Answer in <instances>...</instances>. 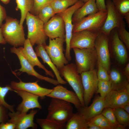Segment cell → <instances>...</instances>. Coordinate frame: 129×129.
<instances>
[{"instance_id":"9c48e42d","label":"cell","mask_w":129,"mask_h":129,"mask_svg":"<svg viewBox=\"0 0 129 129\" xmlns=\"http://www.w3.org/2000/svg\"><path fill=\"white\" fill-rule=\"evenodd\" d=\"M107 11H99L73 24V32L84 30L99 31L106 19Z\"/></svg>"},{"instance_id":"681fc988","label":"cell","mask_w":129,"mask_h":129,"mask_svg":"<svg viewBox=\"0 0 129 129\" xmlns=\"http://www.w3.org/2000/svg\"><path fill=\"white\" fill-rule=\"evenodd\" d=\"M4 4H6L8 3L10 0H0Z\"/></svg>"},{"instance_id":"5bb4252c","label":"cell","mask_w":129,"mask_h":129,"mask_svg":"<svg viewBox=\"0 0 129 129\" xmlns=\"http://www.w3.org/2000/svg\"><path fill=\"white\" fill-rule=\"evenodd\" d=\"M37 112V110L33 109L28 114L9 111L8 115L10 119L7 122L14 124L16 126L15 129H27L29 128L36 129L37 125L34 122V119Z\"/></svg>"},{"instance_id":"e575fe53","label":"cell","mask_w":129,"mask_h":129,"mask_svg":"<svg viewBox=\"0 0 129 129\" xmlns=\"http://www.w3.org/2000/svg\"><path fill=\"white\" fill-rule=\"evenodd\" d=\"M111 90V84L109 81L98 80L96 93H99L101 97L104 98Z\"/></svg>"},{"instance_id":"5b68a950","label":"cell","mask_w":129,"mask_h":129,"mask_svg":"<svg viewBox=\"0 0 129 129\" xmlns=\"http://www.w3.org/2000/svg\"><path fill=\"white\" fill-rule=\"evenodd\" d=\"M61 77H63L78 97L82 107L85 106L83 96V89L81 76L75 64H68L59 70Z\"/></svg>"},{"instance_id":"bcb514c9","label":"cell","mask_w":129,"mask_h":129,"mask_svg":"<svg viewBox=\"0 0 129 129\" xmlns=\"http://www.w3.org/2000/svg\"><path fill=\"white\" fill-rule=\"evenodd\" d=\"M87 129H101L100 127L93 125L88 124Z\"/></svg>"},{"instance_id":"7c38bea8","label":"cell","mask_w":129,"mask_h":129,"mask_svg":"<svg viewBox=\"0 0 129 129\" xmlns=\"http://www.w3.org/2000/svg\"><path fill=\"white\" fill-rule=\"evenodd\" d=\"M109 39V35L100 30L95 40L94 46L97 60L108 72L111 68Z\"/></svg>"},{"instance_id":"e0dca14e","label":"cell","mask_w":129,"mask_h":129,"mask_svg":"<svg viewBox=\"0 0 129 129\" xmlns=\"http://www.w3.org/2000/svg\"><path fill=\"white\" fill-rule=\"evenodd\" d=\"M38 81H37L32 82H25L19 79V82L12 81L10 85L13 91H25L38 96L41 99H43L51 92L52 89L41 87L38 84Z\"/></svg>"},{"instance_id":"603a6c76","label":"cell","mask_w":129,"mask_h":129,"mask_svg":"<svg viewBox=\"0 0 129 129\" xmlns=\"http://www.w3.org/2000/svg\"><path fill=\"white\" fill-rule=\"evenodd\" d=\"M108 73L112 90H123L129 84V81L124 74L123 71L117 67L110 68Z\"/></svg>"},{"instance_id":"7402d4cb","label":"cell","mask_w":129,"mask_h":129,"mask_svg":"<svg viewBox=\"0 0 129 129\" xmlns=\"http://www.w3.org/2000/svg\"><path fill=\"white\" fill-rule=\"evenodd\" d=\"M105 108L104 98L100 96L97 97L90 106H82L78 111L87 120L101 114Z\"/></svg>"},{"instance_id":"7a4b0ae2","label":"cell","mask_w":129,"mask_h":129,"mask_svg":"<svg viewBox=\"0 0 129 129\" xmlns=\"http://www.w3.org/2000/svg\"><path fill=\"white\" fill-rule=\"evenodd\" d=\"M48 111L46 118L61 124H65L73 113L70 103L54 98H51Z\"/></svg>"},{"instance_id":"4316f807","label":"cell","mask_w":129,"mask_h":129,"mask_svg":"<svg viewBox=\"0 0 129 129\" xmlns=\"http://www.w3.org/2000/svg\"><path fill=\"white\" fill-rule=\"evenodd\" d=\"M17 4L16 10H19L21 13V18L20 24L23 26L27 14L30 12L33 8L34 0H16Z\"/></svg>"},{"instance_id":"3957f363","label":"cell","mask_w":129,"mask_h":129,"mask_svg":"<svg viewBox=\"0 0 129 129\" xmlns=\"http://www.w3.org/2000/svg\"><path fill=\"white\" fill-rule=\"evenodd\" d=\"M28 29L27 38L32 46L35 44L46 45L48 37L44 29V23L37 16L29 12L27 14L26 19Z\"/></svg>"},{"instance_id":"4fadbf2b","label":"cell","mask_w":129,"mask_h":129,"mask_svg":"<svg viewBox=\"0 0 129 129\" xmlns=\"http://www.w3.org/2000/svg\"><path fill=\"white\" fill-rule=\"evenodd\" d=\"M99 31L84 30L73 32L70 42V50L74 48H87L94 47Z\"/></svg>"},{"instance_id":"d590c367","label":"cell","mask_w":129,"mask_h":129,"mask_svg":"<svg viewBox=\"0 0 129 129\" xmlns=\"http://www.w3.org/2000/svg\"><path fill=\"white\" fill-rule=\"evenodd\" d=\"M112 1L116 8L123 16L129 13V0H112Z\"/></svg>"},{"instance_id":"ffe728a7","label":"cell","mask_w":129,"mask_h":129,"mask_svg":"<svg viewBox=\"0 0 129 129\" xmlns=\"http://www.w3.org/2000/svg\"><path fill=\"white\" fill-rule=\"evenodd\" d=\"M47 97L59 99L73 104L77 110L82 106L76 94L60 85L53 88Z\"/></svg>"},{"instance_id":"2e32d148","label":"cell","mask_w":129,"mask_h":129,"mask_svg":"<svg viewBox=\"0 0 129 129\" xmlns=\"http://www.w3.org/2000/svg\"><path fill=\"white\" fill-rule=\"evenodd\" d=\"M10 51L15 54L18 58L21 65V68L18 70L20 72H25L28 75L35 76L39 80H44L55 85L59 84L57 80L43 76L38 73L24 56L20 47H13L10 48Z\"/></svg>"},{"instance_id":"74e56055","label":"cell","mask_w":129,"mask_h":129,"mask_svg":"<svg viewBox=\"0 0 129 129\" xmlns=\"http://www.w3.org/2000/svg\"><path fill=\"white\" fill-rule=\"evenodd\" d=\"M97 64V74L98 80L109 81V75L107 70L98 60Z\"/></svg>"},{"instance_id":"d6986e66","label":"cell","mask_w":129,"mask_h":129,"mask_svg":"<svg viewBox=\"0 0 129 129\" xmlns=\"http://www.w3.org/2000/svg\"><path fill=\"white\" fill-rule=\"evenodd\" d=\"M106 107L121 108L129 103V91L126 89L111 90L104 98Z\"/></svg>"},{"instance_id":"b9f144b4","label":"cell","mask_w":129,"mask_h":129,"mask_svg":"<svg viewBox=\"0 0 129 129\" xmlns=\"http://www.w3.org/2000/svg\"><path fill=\"white\" fill-rule=\"evenodd\" d=\"M6 14L4 8L0 4V27L2 26L3 21L6 17Z\"/></svg>"},{"instance_id":"f1b7e54d","label":"cell","mask_w":129,"mask_h":129,"mask_svg":"<svg viewBox=\"0 0 129 129\" xmlns=\"http://www.w3.org/2000/svg\"><path fill=\"white\" fill-rule=\"evenodd\" d=\"M87 120L88 125H96L101 129H113L107 119L101 113Z\"/></svg>"},{"instance_id":"cb8c5ba5","label":"cell","mask_w":129,"mask_h":129,"mask_svg":"<svg viewBox=\"0 0 129 129\" xmlns=\"http://www.w3.org/2000/svg\"><path fill=\"white\" fill-rule=\"evenodd\" d=\"M99 11L95 0H89L75 12L72 17L73 24L78 22L87 16L96 13Z\"/></svg>"},{"instance_id":"d4e9b609","label":"cell","mask_w":129,"mask_h":129,"mask_svg":"<svg viewBox=\"0 0 129 129\" xmlns=\"http://www.w3.org/2000/svg\"><path fill=\"white\" fill-rule=\"evenodd\" d=\"M35 52L38 57H40L44 63L47 64L51 68L59 84H65L67 82L61 77L59 71L47 53L44 46L42 45H37L35 48Z\"/></svg>"},{"instance_id":"8fae6325","label":"cell","mask_w":129,"mask_h":129,"mask_svg":"<svg viewBox=\"0 0 129 129\" xmlns=\"http://www.w3.org/2000/svg\"><path fill=\"white\" fill-rule=\"evenodd\" d=\"M106 4L107 16L100 30L109 35L113 29L125 25V23L123 20V16L116 8L112 0H106Z\"/></svg>"},{"instance_id":"1f68e13d","label":"cell","mask_w":129,"mask_h":129,"mask_svg":"<svg viewBox=\"0 0 129 129\" xmlns=\"http://www.w3.org/2000/svg\"><path fill=\"white\" fill-rule=\"evenodd\" d=\"M36 122L42 129H63L65 128V124H60L46 118H37Z\"/></svg>"},{"instance_id":"60d3db41","label":"cell","mask_w":129,"mask_h":129,"mask_svg":"<svg viewBox=\"0 0 129 129\" xmlns=\"http://www.w3.org/2000/svg\"><path fill=\"white\" fill-rule=\"evenodd\" d=\"M95 1L99 11H107L105 0H95Z\"/></svg>"},{"instance_id":"52a82bcc","label":"cell","mask_w":129,"mask_h":129,"mask_svg":"<svg viewBox=\"0 0 129 129\" xmlns=\"http://www.w3.org/2000/svg\"><path fill=\"white\" fill-rule=\"evenodd\" d=\"M65 42V39L62 38L49 39L48 45L44 46L48 55L59 70L69 63L63 53Z\"/></svg>"},{"instance_id":"ba28073f","label":"cell","mask_w":129,"mask_h":129,"mask_svg":"<svg viewBox=\"0 0 129 129\" xmlns=\"http://www.w3.org/2000/svg\"><path fill=\"white\" fill-rule=\"evenodd\" d=\"M84 4L81 0H78L74 5L64 11L58 14L62 18L64 24L65 31V42L66 49L65 56L68 61L71 59L70 48V42L73 33V24L72 21L73 15L78 8Z\"/></svg>"},{"instance_id":"f6af8a7d","label":"cell","mask_w":129,"mask_h":129,"mask_svg":"<svg viewBox=\"0 0 129 129\" xmlns=\"http://www.w3.org/2000/svg\"><path fill=\"white\" fill-rule=\"evenodd\" d=\"M2 35L1 28L0 27V44H5L6 43Z\"/></svg>"},{"instance_id":"484cf974","label":"cell","mask_w":129,"mask_h":129,"mask_svg":"<svg viewBox=\"0 0 129 129\" xmlns=\"http://www.w3.org/2000/svg\"><path fill=\"white\" fill-rule=\"evenodd\" d=\"M65 128L67 129H87V120L82 115L78 112L73 113L66 122Z\"/></svg>"},{"instance_id":"f35d334b","label":"cell","mask_w":129,"mask_h":129,"mask_svg":"<svg viewBox=\"0 0 129 129\" xmlns=\"http://www.w3.org/2000/svg\"><path fill=\"white\" fill-rule=\"evenodd\" d=\"M53 0H34V5L32 11L30 13L37 16L40 9L45 5L51 2Z\"/></svg>"},{"instance_id":"9a60e30c","label":"cell","mask_w":129,"mask_h":129,"mask_svg":"<svg viewBox=\"0 0 129 129\" xmlns=\"http://www.w3.org/2000/svg\"><path fill=\"white\" fill-rule=\"evenodd\" d=\"M44 29L45 34L49 39L60 38L65 39L64 23L62 17L58 14L44 24Z\"/></svg>"},{"instance_id":"83f0119b","label":"cell","mask_w":129,"mask_h":129,"mask_svg":"<svg viewBox=\"0 0 129 129\" xmlns=\"http://www.w3.org/2000/svg\"><path fill=\"white\" fill-rule=\"evenodd\" d=\"M78 0H53L51 4L55 14L61 13L75 4Z\"/></svg>"},{"instance_id":"d6a6232c","label":"cell","mask_w":129,"mask_h":129,"mask_svg":"<svg viewBox=\"0 0 129 129\" xmlns=\"http://www.w3.org/2000/svg\"><path fill=\"white\" fill-rule=\"evenodd\" d=\"M101 113L107 119L113 129H125L118 123L112 108L106 107L103 109Z\"/></svg>"},{"instance_id":"8992f818","label":"cell","mask_w":129,"mask_h":129,"mask_svg":"<svg viewBox=\"0 0 129 129\" xmlns=\"http://www.w3.org/2000/svg\"><path fill=\"white\" fill-rule=\"evenodd\" d=\"M110 54L120 65L125 66L128 63L127 49L119 38L117 28L113 29L109 35Z\"/></svg>"},{"instance_id":"7dc6e473","label":"cell","mask_w":129,"mask_h":129,"mask_svg":"<svg viewBox=\"0 0 129 129\" xmlns=\"http://www.w3.org/2000/svg\"><path fill=\"white\" fill-rule=\"evenodd\" d=\"M123 18L125 19L127 24L128 27H129V13H128L123 16Z\"/></svg>"},{"instance_id":"c3c4849f","label":"cell","mask_w":129,"mask_h":129,"mask_svg":"<svg viewBox=\"0 0 129 129\" xmlns=\"http://www.w3.org/2000/svg\"><path fill=\"white\" fill-rule=\"evenodd\" d=\"M122 108L128 113H129V103L125 105Z\"/></svg>"},{"instance_id":"f907efd6","label":"cell","mask_w":129,"mask_h":129,"mask_svg":"<svg viewBox=\"0 0 129 129\" xmlns=\"http://www.w3.org/2000/svg\"><path fill=\"white\" fill-rule=\"evenodd\" d=\"M84 2V3L88 1L89 0H81Z\"/></svg>"},{"instance_id":"4dcf8cb0","label":"cell","mask_w":129,"mask_h":129,"mask_svg":"<svg viewBox=\"0 0 129 129\" xmlns=\"http://www.w3.org/2000/svg\"><path fill=\"white\" fill-rule=\"evenodd\" d=\"M118 123L125 129L129 125V113L123 108H112Z\"/></svg>"},{"instance_id":"7bdbcfd3","label":"cell","mask_w":129,"mask_h":129,"mask_svg":"<svg viewBox=\"0 0 129 129\" xmlns=\"http://www.w3.org/2000/svg\"><path fill=\"white\" fill-rule=\"evenodd\" d=\"M15 127L14 124L7 122L0 124V129H15Z\"/></svg>"},{"instance_id":"836d02e7","label":"cell","mask_w":129,"mask_h":129,"mask_svg":"<svg viewBox=\"0 0 129 129\" xmlns=\"http://www.w3.org/2000/svg\"><path fill=\"white\" fill-rule=\"evenodd\" d=\"M13 90L10 85H7L5 87L0 86V105L6 108L9 111L13 112L15 111L14 105H10L5 100V98L8 92L9 91H13Z\"/></svg>"},{"instance_id":"ac0fdd59","label":"cell","mask_w":129,"mask_h":129,"mask_svg":"<svg viewBox=\"0 0 129 129\" xmlns=\"http://www.w3.org/2000/svg\"><path fill=\"white\" fill-rule=\"evenodd\" d=\"M13 91L20 96L22 99V102L16 108L17 112L25 114L31 109L36 108L40 109L42 108V107L38 101L39 97L38 96L23 90H14Z\"/></svg>"},{"instance_id":"277c9868","label":"cell","mask_w":129,"mask_h":129,"mask_svg":"<svg viewBox=\"0 0 129 129\" xmlns=\"http://www.w3.org/2000/svg\"><path fill=\"white\" fill-rule=\"evenodd\" d=\"M73 49L75 56V64L80 74L95 69L97 58L94 47L89 48Z\"/></svg>"},{"instance_id":"8d00e7d4","label":"cell","mask_w":129,"mask_h":129,"mask_svg":"<svg viewBox=\"0 0 129 129\" xmlns=\"http://www.w3.org/2000/svg\"><path fill=\"white\" fill-rule=\"evenodd\" d=\"M125 25L117 28L118 35L120 40L125 46L128 50L129 49V32L126 29Z\"/></svg>"},{"instance_id":"ee69618b","label":"cell","mask_w":129,"mask_h":129,"mask_svg":"<svg viewBox=\"0 0 129 129\" xmlns=\"http://www.w3.org/2000/svg\"><path fill=\"white\" fill-rule=\"evenodd\" d=\"M123 72L124 74L129 81V63L128 62L125 66Z\"/></svg>"},{"instance_id":"ab89813d","label":"cell","mask_w":129,"mask_h":129,"mask_svg":"<svg viewBox=\"0 0 129 129\" xmlns=\"http://www.w3.org/2000/svg\"><path fill=\"white\" fill-rule=\"evenodd\" d=\"M8 111L6 108L0 105V124L7 122L9 119Z\"/></svg>"},{"instance_id":"44dd1931","label":"cell","mask_w":129,"mask_h":129,"mask_svg":"<svg viewBox=\"0 0 129 129\" xmlns=\"http://www.w3.org/2000/svg\"><path fill=\"white\" fill-rule=\"evenodd\" d=\"M23 46V47H20L21 51L31 65L34 67L37 66L39 68L42 69L44 70L47 75H49L54 78V75L52 71L47 69L38 59L33 46L28 39H26Z\"/></svg>"},{"instance_id":"f546056e","label":"cell","mask_w":129,"mask_h":129,"mask_svg":"<svg viewBox=\"0 0 129 129\" xmlns=\"http://www.w3.org/2000/svg\"><path fill=\"white\" fill-rule=\"evenodd\" d=\"M55 14L50 3L42 7L39 10L37 16L45 23L47 22Z\"/></svg>"},{"instance_id":"30bf717a","label":"cell","mask_w":129,"mask_h":129,"mask_svg":"<svg viewBox=\"0 0 129 129\" xmlns=\"http://www.w3.org/2000/svg\"><path fill=\"white\" fill-rule=\"evenodd\" d=\"M83 89V98L85 106H88L97 88L98 81L97 70L94 69L80 74Z\"/></svg>"},{"instance_id":"6da1fadb","label":"cell","mask_w":129,"mask_h":129,"mask_svg":"<svg viewBox=\"0 0 129 129\" xmlns=\"http://www.w3.org/2000/svg\"><path fill=\"white\" fill-rule=\"evenodd\" d=\"M1 28L6 43L16 48L23 46L26 39L23 26L16 19L7 16Z\"/></svg>"}]
</instances>
